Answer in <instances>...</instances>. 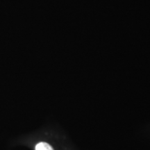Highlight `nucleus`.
<instances>
[{"label":"nucleus","mask_w":150,"mask_h":150,"mask_svg":"<svg viewBox=\"0 0 150 150\" xmlns=\"http://www.w3.org/2000/svg\"><path fill=\"white\" fill-rule=\"evenodd\" d=\"M35 150H54L51 145L46 142H40L35 146Z\"/></svg>","instance_id":"f257e3e1"}]
</instances>
